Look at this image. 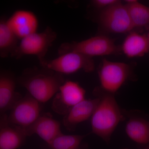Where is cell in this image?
Returning <instances> with one entry per match:
<instances>
[{
	"label": "cell",
	"instance_id": "1",
	"mask_svg": "<svg viewBox=\"0 0 149 149\" xmlns=\"http://www.w3.org/2000/svg\"><path fill=\"white\" fill-rule=\"evenodd\" d=\"M17 80L40 103L47 102L54 97L65 82L62 74L44 68L26 69Z\"/></svg>",
	"mask_w": 149,
	"mask_h": 149
},
{
	"label": "cell",
	"instance_id": "2",
	"mask_svg": "<svg viewBox=\"0 0 149 149\" xmlns=\"http://www.w3.org/2000/svg\"><path fill=\"white\" fill-rule=\"evenodd\" d=\"M99 99L91 118V127L94 134L108 142L118 125L125 118L113 94L105 93Z\"/></svg>",
	"mask_w": 149,
	"mask_h": 149
},
{
	"label": "cell",
	"instance_id": "3",
	"mask_svg": "<svg viewBox=\"0 0 149 149\" xmlns=\"http://www.w3.org/2000/svg\"><path fill=\"white\" fill-rule=\"evenodd\" d=\"M121 51L113 40L104 35H98L86 40L63 43L59 48V55L75 52L89 57L116 54Z\"/></svg>",
	"mask_w": 149,
	"mask_h": 149
},
{
	"label": "cell",
	"instance_id": "4",
	"mask_svg": "<svg viewBox=\"0 0 149 149\" xmlns=\"http://www.w3.org/2000/svg\"><path fill=\"white\" fill-rule=\"evenodd\" d=\"M40 62L43 68L62 75L73 74L80 70L93 72L95 68L93 58L75 52L59 55L52 60L44 59Z\"/></svg>",
	"mask_w": 149,
	"mask_h": 149
},
{
	"label": "cell",
	"instance_id": "5",
	"mask_svg": "<svg viewBox=\"0 0 149 149\" xmlns=\"http://www.w3.org/2000/svg\"><path fill=\"white\" fill-rule=\"evenodd\" d=\"M56 38L55 31L47 27L42 32H35L21 39L12 56L20 58L25 56H35L41 61L45 59Z\"/></svg>",
	"mask_w": 149,
	"mask_h": 149
},
{
	"label": "cell",
	"instance_id": "6",
	"mask_svg": "<svg viewBox=\"0 0 149 149\" xmlns=\"http://www.w3.org/2000/svg\"><path fill=\"white\" fill-rule=\"evenodd\" d=\"M131 73L127 63L104 59L99 71L101 86L105 93L113 95L130 78Z\"/></svg>",
	"mask_w": 149,
	"mask_h": 149
},
{
	"label": "cell",
	"instance_id": "7",
	"mask_svg": "<svg viewBox=\"0 0 149 149\" xmlns=\"http://www.w3.org/2000/svg\"><path fill=\"white\" fill-rule=\"evenodd\" d=\"M40 104L29 94L21 96L10 110L8 120L11 124L26 130L42 115Z\"/></svg>",
	"mask_w": 149,
	"mask_h": 149
},
{
	"label": "cell",
	"instance_id": "8",
	"mask_svg": "<svg viewBox=\"0 0 149 149\" xmlns=\"http://www.w3.org/2000/svg\"><path fill=\"white\" fill-rule=\"evenodd\" d=\"M99 22L102 27L111 33L123 34L134 29L127 7L120 1L102 10Z\"/></svg>",
	"mask_w": 149,
	"mask_h": 149
},
{
	"label": "cell",
	"instance_id": "9",
	"mask_svg": "<svg viewBox=\"0 0 149 149\" xmlns=\"http://www.w3.org/2000/svg\"><path fill=\"white\" fill-rule=\"evenodd\" d=\"M86 92L79 83L65 81L54 96L52 109L57 113L65 115L74 105L85 98Z\"/></svg>",
	"mask_w": 149,
	"mask_h": 149
},
{
	"label": "cell",
	"instance_id": "10",
	"mask_svg": "<svg viewBox=\"0 0 149 149\" xmlns=\"http://www.w3.org/2000/svg\"><path fill=\"white\" fill-rule=\"evenodd\" d=\"M11 31L18 40L37 32L39 21L37 16L30 11L16 10L7 19Z\"/></svg>",
	"mask_w": 149,
	"mask_h": 149
},
{
	"label": "cell",
	"instance_id": "11",
	"mask_svg": "<svg viewBox=\"0 0 149 149\" xmlns=\"http://www.w3.org/2000/svg\"><path fill=\"white\" fill-rule=\"evenodd\" d=\"M17 82L12 72L0 68V118L7 115L21 96L16 91Z\"/></svg>",
	"mask_w": 149,
	"mask_h": 149
},
{
	"label": "cell",
	"instance_id": "12",
	"mask_svg": "<svg viewBox=\"0 0 149 149\" xmlns=\"http://www.w3.org/2000/svg\"><path fill=\"white\" fill-rule=\"evenodd\" d=\"M27 136L24 129L9 122L7 114L0 118V149H17Z\"/></svg>",
	"mask_w": 149,
	"mask_h": 149
},
{
	"label": "cell",
	"instance_id": "13",
	"mask_svg": "<svg viewBox=\"0 0 149 149\" xmlns=\"http://www.w3.org/2000/svg\"><path fill=\"white\" fill-rule=\"evenodd\" d=\"M25 131L27 136L36 134L48 145L62 133L60 123L50 114L41 115L37 121Z\"/></svg>",
	"mask_w": 149,
	"mask_h": 149
},
{
	"label": "cell",
	"instance_id": "14",
	"mask_svg": "<svg viewBox=\"0 0 149 149\" xmlns=\"http://www.w3.org/2000/svg\"><path fill=\"white\" fill-rule=\"evenodd\" d=\"M99 100V98L85 99L71 108L63 117V123L65 128L73 130L79 123L91 118Z\"/></svg>",
	"mask_w": 149,
	"mask_h": 149
},
{
	"label": "cell",
	"instance_id": "15",
	"mask_svg": "<svg viewBox=\"0 0 149 149\" xmlns=\"http://www.w3.org/2000/svg\"><path fill=\"white\" fill-rule=\"evenodd\" d=\"M120 49L129 58L143 56L149 52L148 36L131 31L125 37Z\"/></svg>",
	"mask_w": 149,
	"mask_h": 149
},
{
	"label": "cell",
	"instance_id": "16",
	"mask_svg": "<svg viewBox=\"0 0 149 149\" xmlns=\"http://www.w3.org/2000/svg\"><path fill=\"white\" fill-rule=\"evenodd\" d=\"M125 131L128 138L141 145L149 143V121L143 118L133 116L126 123Z\"/></svg>",
	"mask_w": 149,
	"mask_h": 149
},
{
	"label": "cell",
	"instance_id": "17",
	"mask_svg": "<svg viewBox=\"0 0 149 149\" xmlns=\"http://www.w3.org/2000/svg\"><path fill=\"white\" fill-rule=\"evenodd\" d=\"M5 17H0V56H13L18 45V40L11 31Z\"/></svg>",
	"mask_w": 149,
	"mask_h": 149
},
{
	"label": "cell",
	"instance_id": "18",
	"mask_svg": "<svg viewBox=\"0 0 149 149\" xmlns=\"http://www.w3.org/2000/svg\"><path fill=\"white\" fill-rule=\"evenodd\" d=\"M126 7L134 28L149 24V8L136 0L125 1Z\"/></svg>",
	"mask_w": 149,
	"mask_h": 149
},
{
	"label": "cell",
	"instance_id": "19",
	"mask_svg": "<svg viewBox=\"0 0 149 149\" xmlns=\"http://www.w3.org/2000/svg\"><path fill=\"white\" fill-rule=\"evenodd\" d=\"M85 136L65 135L61 133L48 146L52 149H79Z\"/></svg>",
	"mask_w": 149,
	"mask_h": 149
},
{
	"label": "cell",
	"instance_id": "20",
	"mask_svg": "<svg viewBox=\"0 0 149 149\" xmlns=\"http://www.w3.org/2000/svg\"><path fill=\"white\" fill-rule=\"evenodd\" d=\"M118 0H94L92 1L93 5L96 8L103 10L119 1Z\"/></svg>",
	"mask_w": 149,
	"mask_h": 149
},
{
	"label": "cell",
	"instance_id": "21",
	"mask_svg": "<svg viewBox=\"0 0 149 149\" xmlns=\"http://www.w3.org/2000/svg\"><path fill=\"white\" fill-rule=\"evenodd\" d=\"M144 149H149V143L147 145L146 147Z\"/></svg>",
	"mask_w": 149,
	"mask_h": 149
},
{
	"label": "cell",
	"instance_id": "22",
	"mask_svg": "<svg viewBox=\"0 0 149 149\" xmlns=\"http://www.w3.org/2000/svg\"><path fill=\"white\" fill-rule=\"evenodd\" d=\"M147 36H148V40H149V32L148 35H147Z\"/></svg>",
	"mask_w": 149,
	"mask_h": 149
}]
</instances>
